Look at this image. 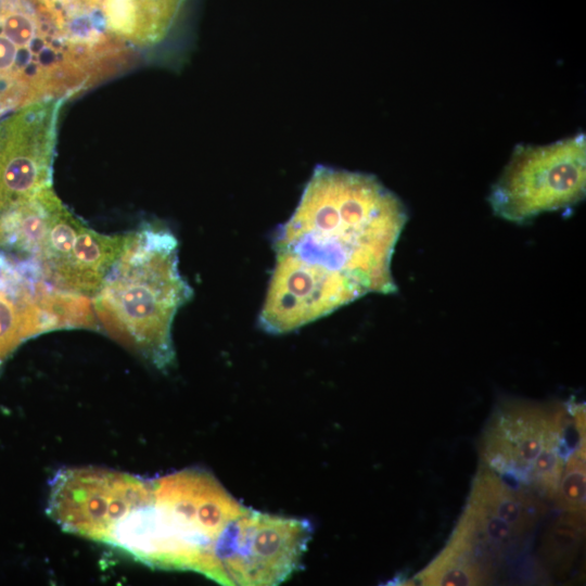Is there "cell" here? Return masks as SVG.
Returning a JSON list of instances; mask_svg holds the SVG:
<instances>
[{"instance_id": "cell-18", "label": "cell", "mask_w": 586, "mask_h": 586, "mask_svg": "<svg viewBox=\"0 0 586 586\" xmlns=\"http://www.w3.org/2000/svg\"><path fill=\"white\" fill-rule=\"evenodd\" d=\"M585 441L568 456L555 500L564 511L585 510Z\"/></svg>"}, {"instance_id": "cell-17", "label": "cell", "mask_w": 586, "mask_h": 586, "mask_svg": "<svg viewBox=\"0 0 586 586\" xmlns=\"http://www.w3.org/2000/svg\"><path fill=\"white\" fill-rule=\"evenodd\" d=\"M418 581L422 585L468 586L483 584L487 578L474 564L446 546L418 575Z\"/></svg>"}, {"instance_id": "cell-11", "label": "cell", "mask_w": 586, "mask_h": 586, "mask_svg": "<svg viewBox=\"0 0 586 586\" xmlns=\"http://www.w3.org/2000/svg\"><path fill=\"white\" fill-rule=\"evenodd\" d=\"M307 520L247 508L229 570L230 585H277L298 568L311 537Z\"/></svg>"}, {"instance_id": "cell-9", "label": "cell", "mask_w": 586, "mask_h": 586, "mask_svg": "<svg viewBox=\"0 0 586 586\" xmlns=\"http://www.w3.org/2000/svg\"><path fill=\"white\" fill-rule=\"evenodd\" d=\"M62 103L37 102L0 119V215L51 187Z\"/></svg>"}, {"instance_id": "cell-4", "label": "cell", "mask_w": 586, "mask_h": 586, "mask_svg": "<svg viewBox=\"0 0 586 586\" xmlns=\"http://www.w3.org/2000/svg\"><path fill=\"white\" fill-rule=\"evenodd\" d=\"M118 65L66 36L39 0H0V119L63 100Z\"/></svg>"}, {"instance_id": "cell-14", "label": "cell", "mask_w": 586, "mask_h": 586, "mask_svg": "<svg viewBox=\"0 0 586 586\" xmlns=\"http://www.w3.org/2000/svg\"><path fill=\"white\" fill-rule=\"evenodd\" d=\"M58 27L77 43L114 60L126 61L128 50L109 35L102 0H39Z\"/></svg>"}, {"instance_id": "cell-7", "label": "cell", "mask_w": 586, "mask_h": 586, "mask_svg": "<svg viewBox=\"0 0 586 586\" xmlns=\"http://www.w3.org/2000/svg\"><path fill=\"white\" fill-rule=\"evenodd\" d=\"M544 511L534 497L481 467L469 501L447 546L476 565L488 578L506 547L535 525Z\"/></svg>"}, {"instance_id": "cell-6", "label": "cell", "mask_w": 586, "mask_h": 586, "mask_svg": "<svg viewBox=\"0 0 586 586\" xmlns=\"http://www.w3.org/2000/svg\"><path fill=\"white\" fill-rule=\"evenodd\" d=\"M585 191L586 136L578 132L545 145L517 144L487 200L496 216L524 224L576 205Z\"/></svg>"}, {"instance_id": "cell-1", "label": "cell", "mask_w": 586, "mask_h": 586, "mask_svg": "<svg viewBox=\"0 0 586 586\" xmlns=\"http://www.w3.org/2000/svg\"><path fill=\"white\" fill-rule=\"evenodd\" d=\"M407 220L405 204L375 176L317 166L275 232L259 327L288 333L369 293L397 292L392 257Z\"/></svg>"}, {"instance_id": "cell-16", "label": "cell", "mask_w": 586, "mask_h": 586, "mask_svg": "<svg viewBox=\"0 0 586 586\" xmlns=\"http://www.w3.org/2000/svg\"><path fill=\"white\" fill-rule=\"evenodd\" d=\"M584 511H564L547 528L540 546L544 560L565 571L576 557L584 537Z\"/></svg>"}, {"instance_id": "cell-3", "label": "cell", "mask_w": 586, "mask_h": 586, "mask_svg": "<svg viewBox=\"0 0 586 586\" xmlns=\"http://www.w3.org/2000/svg\"><path fill=\"white\" fill-rule=\"evenodd\" d=\"M193 291L178 268V241L164 224L148 221L126 234L93 310L116 341L157 369L175 360L174 318Z\"/></svg>"}, {"instance_id": "cell-5", "label": "cell", "mask_w": 586, "mask_h": 586, "mask_svg": "<svg viewBox=\"0 0 586 586\" xmlns=\"http://www.w3.org/2000/svg\"><path fill=\"white\" fill-rule=\"evenodd\" d=\"M584 420L579 407L505 399L480 441L483 466L514 488L555 499L568 456L585 441L573 445L568 435L585 428Z\"/></svg>"}, {"instance_id": "cell-2", "label": "cell", "mask_w": 586, "mask_h": 586, "mask_svg": "<svg viewBox=\"0 0 586 586\" xmlns=\"http://www.w3.org/2000/svg\"><path fill=\"white\" fill-rule=\"evenodd\" d=\"M246 507L207 471L150 479L145 499L110 531L105 544L144 564L192 571L218 583L219 548Z\"/></svg>"}, {"instance_id": "cell-8", "label": "cell", "mask_w": 586, "mask_h": 586, "mask_svg": "<svg viewBox=\"0 0 586 586\" xmlns=\"http://www.w3.org/2000/svg\"><path fill=\"white\" fill-rule=\"evenodd\" d=\"M150 479L97 468L60 470L47 513L64 531L104 543L114 524L149 494Z\"/></svg>"}, {"instance_id": "cell-12", "label": "cell", "mask_w": 586, "mask_h": 586, "mask_svg": "<svg viewBox=\"0 0 586 586\" xmlns=\"http://www.w3.org/2000/svg\"><path fill=\"white\" fill-rule=\"evenodd\" d=\"M43 285L0 254V366L25 340L56 329L42 302Z\"/></svg>"}, {"instance_id": "cell-13", "label": "cell", "mask_w": 586, "mask_h": 586, "mask_svg": "<svg viewBox=\"0 0 586 586\" xmlns=\"http://www.w3.org/2000/svg\"><path fill=\"white\" fill-rule=\"evenodd\" d=\"M186 0H102L110 36L120 43L148 48L163 41Z\"/></svg>"}, {"instance_id": "cell-10", "label": "cell", "mask_w": 586, "mask_h": 586, "mask_svg": "<svg viewBox=\"0 0 586 586\" xmlns=\"http://www.w3.org/2000/svg\"><path fill=\"white\" fill-rule=\"evenodd\" d=\"M125 238L90 229L63 205L33 257L34 270L54 289L94 295L122 253Z\"/></svg>"}, {"instance_id": "cell-15", "label": "cell", "mask_w": 586, "mask_h": 586, "mask_svg": "<svg viewBox=\"0 0 586 586\" xmlns=\"http://www.w3.org/2000/svg\"><path fill=\"white\" fill-rule=\"evenodd\" d=\"M63 206L51 187L0 215V247L33 259L58 211Z\"/></svg>"}]
</instances>
